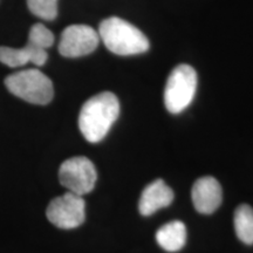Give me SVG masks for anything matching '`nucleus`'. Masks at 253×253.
Here are the masks:
<instances>
[{"label":"nucleus","instance_id":"f257e3e1","mask_svg":"<svg viewBox=\"0 0 253 253\" xmlns=\"http://www.w3.org/2000/svg\"><path fill=\"white\" fill-rule=\"evenodd\" d=\"M119 115L118 96L110 91H102L84 103L79 115V128L88 142L96 143L106 137Z\"/></svg>","mask_w":253,"mask_h":253},{"label":"nucleus","instance_id":"f03ea898","mask_svg":"<svg viewBox=\"0 0 253 253\" xmlns=\"http://www.w3.org/2000/svg\"><path fill=\"white\" fill-rule=\"evenodd\" d=\"M99 37L114 54L135 55L149 49L147 37L134 25L118 17L104 19L100 24Z\"/></svg>","mask_w":253,"mask_h":253},{"label":"nucleus","instance_id":"7ed1b4c3","mask_svg":"<svg viewBox=\"0 0 253 253\" xmlns=\"http://www.w3.org/2000/svg\"><path fill=\"white\" fill-rule=\"evenodd\" d=\"M54 42V36L42 24L33 25L28 36V42L23 48L0 47V61L8 67H23L28 62L42 66L48 59L47 48Z\"/></svg>","mask_w":253,"mask_h":253},{"label":"nucleus","instance_id":"20e7f679","mask_svg":"<svg viewBox=\"0 0 253 253\" xmlns=\"http://www.w3.org/2000/svg\"><path fill=\"white\" fill-rule=\"evenodd\" d=\"M7 89L27 102L45 106L54 96V88L49 78L38 69L13 73L5 79Z\"/></svg>","mask_w":253,"mask_h":253},{"label":"nucleus","instance_id":"39448f33","mask_svg":"<svg viewBox=\"0 0 253 253\" xmlns=\"http://www.w3.org/2000/svg\"><path fill=\"white\" fill-rule=\"evenodd\" d=\"M197 89V73L191 66L179 65L168 78L164 89V104L168 112L179 114L194 100Z\"/></svg>","mask_w":253,"mask_h":253},{"label":"nucleus","instance_id":"423d86ee","mask_svg":"<svg viewBox=\"0 0 253 253\" xmlns=\"http://www.w3.org/2000/svg\"><path fill=\"white\" fill-rule=\"evenodd\" d=\"M97 172L93 162L87 157H72L66 160L59 169V181L69 192L84 196L96 184Z\"/></svg>","mask_w":253,"mask_h":253},{"label":"nucleus","instance_id":"0eeeda50","mask_svg":"<svg viewBox=\"0 0 253 253\" xmlns=\"http://www.w3.org/2000/svg\"><path fill=\"white\" fill-rule=\"evenodd\" d=\"M46 216L59 229H75L86 219V202L82 196L68 191L50 202Z\"/></svg>","mask_w":253,"mask_h":253},{"label":"nucleus","instance_id":"6e6552de","mask_svg":"<svg viewBox=\"0 0 253 253\" xmlns=\"http://www.w3.org/2000/svg\"><path fill=\"white\" fill-rule=\"evenodd\" d=\"M99 33L87 25H71L62 32L59 52L65 58H80L90 54L99 46Z\"/></svg>","mask_w":253,"mask_h":253},{"label":"nucleus","instance_id":"1a4fd4ad","mask_svg":"<svg viewBox=\"0 0 253 253\" xmlns=\"http://www.w3.org/2000/svg\"><path fill=\"white\" fill-rule=\"evenodd\" d=\"M192 203L199 213L211 214L220 207L223 191L219 182L211 176L198 178L192 186Z\"/></svg>","mask_w":253,"mask_h":253},{"label":"nucleus","instance_id":"9d476101","mask_svg":"<svg viewBox=\"0 0 253 253\" xmlns=\"http://www.w3.org/2000/svg\"><path fill=\"white\" fill-rule=\"evenodd\" d=\"M173 201V192L163 179L150 183L142 192L138 210L143 216H151L160 209L169 207Z\"/></svg>","mask_w":253,"mask_h":253},{"label":"nucleus","instance_id":"9b49d317","mask_svg":"<svg viewBox=\"0 0 253 253\" xmlns=\"http://www.w3.org/2000/svg\"><path fill=\"white\" fill-rule=\"evenodd\" d=\"M156 240L158 245L167 252H177L182 250L186 243V227L184 223L173 220L163 225L157 231Z\"/></svg>","mask_w":253,"mask_h":253},{"label":"nucleus","instance_id":"f8f14e48","mask_svg":"<svg viewBox=\"0 0 253 253\" xmlns=\"http://www.w3.org/2000/svg\"><path fill=\"white\" fill-rule=\"evenodd\" d=\"M235 230L239 240L244 244H253V209L248 204H242L235 212Z\"/></svg>","mask_w":253,"mask_h":253},{"label":"nucleus","instance_id":"ddd939ff","mask_svg":"<svg viewBox=\"0 0 253 253\" xmlns=\"http://www.w3.org/2000/svg\"><path fill=\"white\" fill-rule=\"evenodd\" d=\"M30 11L43 20H53L58 15V0H27Z\"/></svg>","mask_w":253,"mask_h":253}]
</instances>
